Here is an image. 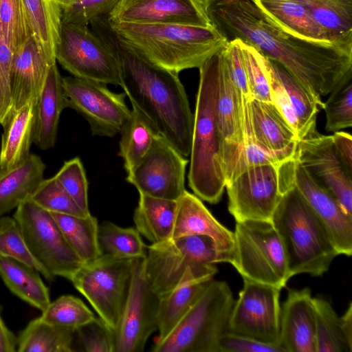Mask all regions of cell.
Segmentation results:
<instances>
[{
	"mask_svg": "<svg viewBox=\"0 0 352 352\" xmlns=\"http://www.w3.org/2000/svg\"><path fill=\"white\" fill-rule=\"evenodd\" d=\"M212 24L283 67L321 97L352 74V38L331 43L299 38L268 21L251 0H204Z\"/></svg>",
	"mask_w": 352,
	"mask_h": 352,
	"instance_id": "obj_1",
	"label": "cell"
},
{
	"mask_svg": "<svg viewBox=\"0 0 352 352\" xmlns=\"http://www.w3.org/2000/svg\"><path fill=\"white\" fill-rule=\"evenodd\" d=\"M108 16L92 21L91 29L117 56L124 93L160 135L183 156L188 157L193 114L179 74L144 58L111 28Z\"/></svg>",
	"mask_w": 352,
	"mask_h": 352,
	"instance_id": "obj_2",
	"label": "cell"
},
{
	"mask_svg": "<svg viewBox=\"0 0 352 352\" xmlns=\"http://www.w3.org/2000/svg\"><path fill=\"white\" fill-rule=\"evenodd\" d=\"M109 24L148 61L177 74L188 69H199L228 41L214 25L111 21Z\"/></svg>",
	"mask_w": 352,
	"mask_h": 352,
	"instance_id": "obj_3",
	"label": "cell"
},
{
	"mask_svg": "<svg viewBox=\"0 0 352 352\" xmlns=\"http://www.w3.org/2000/svg\"><path fill=\"white\" fill-rule=\"evenodd\" d=\"M221 51L199 68L188 175V185L194 194L210 204L220 201L226 186L217 120Z\"/></svg>",
	"mask_w": 352,
	"mask_h": 352,
	"instance_id": "obj_4",
	"label": "cell"
},
{
	"mask_svg": "<svg viewBox=\"0 0 352 352\" xmlns=\"http://www.w3.org/2000/svg\"><path fill=\"white\" fill-rule=\"evenodd\" d=\"M271 222L281 241L291 277L321 276L339 255L326 228L295 186L282 197Z\"/></svg>",
	"mask_w": 352,
	"mask_h": 352,
	"instance_id": "obj_5",
	"label": "cell"
},
{
	"mask_svg": "<svg viewBox=\"0 0 352 352\" xmlns=\"http://www.w3.org/2000/svg\"><path fill=\"white\" fill-rule=\"evenodd\" d=\"M234 302L226 282L209 280L170 333L156 340L152 351L217 352L219 338L228 331Z\"/></svg>",
	"mask_w": 352,
	"mask_h": 352,
	"instance_id": "obj_6",
	"label": "cell"
},
{
	"mask_svg": "<svg viewBox=\"0 0 352 352\" xmlns=\"http://www.w3.org/2000/svg\"><path fill=\"white\" fill-rule=\"evenodd\" d=\"M296 160L249 168L226 184L228 210L236 222L270 221L284 195L294 187Z\"/></svg>",
	"mask_w": 352,
	"mask_h": 352,
	"instance_id": "obj_7",
	"label": "cell"
},
{
	"mask_svg": "<svg viewBox=\"0 0 352 352\" xmlns=\"http://www.w3.org/2000/svg\"><path fill=\"white\" fill-rule=\"evenodd\" d=\"M229 263L243 279L280 289L291 278L284 250L270 221L236 222Z\"/></svg>",
	"mask_w": 352,
	"mask_h": 352,
	"instance_id": "obj_8",
	"label": "cell"
},
{
	"mask_svg": "<svg viewBox=\"0 0 352 352\" xmlns=\"http://www.w3.org/2000/svg\"><path fill=\"white\" fill-rule=\"evenodd\" d=\"M133 261L101 255L84 263L69 279L114 334L129 291Z\"/></svg>",
	"mask_w": 352,
	"mask_h": 352,
	"instance_id": "obj_9",
	"label": "cell"
},
{
	"mask_svg": "<svg viewBox=\"0 0 352 352\" xmlns=\"http://www.w3.org/2000/svg\"><path fill=\"white\" fill-rule=\"evenodd\" d=\"M218 263L213 240L207 236L173 237L147 247L144 270L148 283L160 298L175 287L190 268Z\"/></svg>",
	"mask_w": 352,
	"mask_h": 352,
	"instance_id": "obj_10",
	"label": "cell"
},
{
	"mask_svg": "<svg viewBox=\"0 0 352 352\" xmlns=\"http://www.w3.org/2000/svg\"><path fill=\"white\" fill-rule=\"evenodd\" d=\"M56 60L73 76L121 86L117 56L87 25L61 22Z\"/></svg>",
	"mask_w": 352,
	"mask_h": 352,
	"instance_id": "obj_11",
	"label": "cell"
},
{
	"mask_svg": "<svg viewBox=\"0 0 352 352\" xmlns=\"http://www.w3.org/2000/svg\"><path fill=\"white\" fill-rule=\"evenodd\" d=\"M13 219L34 258L54 279L69 280L84 263L66 241L51 212L30 199L16 208Z\"/></svg>",
	"mask_w": 352,
	"mask_h": 352,
	"instance_id": "obj_12",
	"label": "cell"
},
{
	"mask_svg": "<svg viewBox=\"0 0 352 352\" xmlns=\"http://www.w3.org/2000/svg\"><path fill=\"white\" fill-rule=\"evenodd\" d=\"M67 108L88 122L92 135L113 137L120 133L131 115L124 93L111 91L106 84L75 76L62 78Z\"/></svg>",
	"mask_w": 352,
	"mask_h": 352,
	"instance_id": "obj_13",
	"label": "cell"
},
{
	"mask_svg": "<svg viewBox=\"0 0 352 352\" xmlns=\"http://www.w3.org/2000/svg\"><path fill=\"white\" fill-rule=\"evenodd\" d=\"M145 257L134 258L127 296L114 334L113 352H142L157 330L159 297L145 275Z\"/></svg>",
	"mask_w": 352,
	"mask_h": 352,
	"instance_id": "obj_14",
	"label": "cell"
},
{
	"mask_svg": "<svg viewBox=\"0 0 352 352\" xmlns=\"http://www.w3.org/2000/svg\"><path fill=\"white\" fill-rule=\"evenodd\" d=\"M234 300L228 331L263 342L279 344L282 289L248 279Z\"/></svg>",
	"mask_w": 352,
	"mask_h": 352,
	"instance_id": "obj_15",
	"label": "cell"
},
{
	"mask_svg": "<svg viewBox=\"0 0 352 352\" xmlns=\"http://www.w3.org/2000/svg\"><path fill=\"white\" fill-rule=\"evenodd\" d=\"M188 160L161 135L126 177L139 194L177 201L185 192Z\"/></svg>",
	"mask_w": 352,
	"mask_h": 352,
	"instance_id": "obj_16",
	"label": "cell"
},
{
	"mask_svg": "<svg viewBox=\"0 0 352 352\" xmlns=\"http://www.w3.org/2000/svg\"><path fill=\"white\" fill-rule=\"evenodd\" d=\"M295 157L298 163L352 217V170L339 157L331 135H320L316 131L300 140Z\"/></svg>",
	"mask_w": 352,
	"mask_h": 352,
	"instance_id": "obj_17",
	"label": "cell"
},
{
	"mask_svg": "<svg viewBox=\"0 0 352 352\" xmlns=\"http://www.w3.org/2000/svg\"><path fill=\"white\" fill-rule=\"evenodd\" d=\"M266 61L272 102L293 127L299 140L316 133L317 114L323 106L320 97L278 63L267 58Z\"/></svg>",
	"mask_w": 352,
	"mask_h": 352,
	"instance_id": "obj_18",
	"label": "cell"
},
{
	"mask_svg": "<svg viewBox=\"0 0 352 352\" xmlns=\"http://www.w3.org/2000/svg\"><path fill=\"white\" fill-rule=\"evenodd\" d=\"M108 18L115 23L213 25L204 0H120Z\"/></svg>",
	"mask_w": 352,
	"mask_h": 352,
	"instance_id": "obj_19",
	"label": "cell"
},
{
	"mask_svg": "<svg viewBox=\"0 0 352 352\" xmlns=\"http://www.w3.org/2000/svg\"><path fill=\"white\" fill-rule=\"evenodd\" d=\"M245 100L230 80L221 54L217 120L226 184L231 181L243 149Z\"/></svg>",
	"mask_w": 352,
	"mask_h": 352,
	"instance_id": "obj_20",
	"label": "cell"
},
{
	"mask_svg": "<svg viewBox=\"0 0 352 352\" xmlns=\"http://www.w3.org/2000/svg\"><path fill=\"white\" fill-rule=\"evenodd\" d=\"M294 185L326 228L338 254L351 256L352 217L344 212L336 199L298 162Z\"/></svg>",
	"mask_w": 352,
	"mask_h": 352,
	"instance_id": "obj_21",
	"label": "cell"
},
{
	"mask_svg": "<svg viewBox=\"0 0 352 352\" xmlns=\"http://www.w3.org/2000/svg\"><path fill=\"white\" fill-rule=\"evenodd\" d=\"M244 109L254 140L261 148L283 160L295 156L298 138L274 102L245 100Z\"/></svg>",
	"mask_w": 352,
	"mask_h": 352,
	"instance_id": "obj_22",
	"label": "cell"
},
{
	"mask_svg": "<svg viewBox=\"0 0 352 352\" xmlns=\"http://www.w3.org/2000/svg\"><path fill=\"white\" fill-rule=\"evenodd\" d=\"M204 235L216 245L218 263H228L234 245V232L222 225L203 204L186 190L177 200L173 237Z\"/></svg>",
	"mask_w": 352,
	"mask_h": 352,
	"instance_id": "obj_23",
	"label": "cell"
},
{
	"mask_svg": "<svg viewBox=\"0 0 352 352\" xmlns=\"http://www.w3.org/2000/svg\"><path fill=\"white\" fill-rule=\"evenodd\" d=\"M52 65L31 34L16 49L13 56L11 112L20 109L28 103L36 104Z\"/></svg>",
	"mask_w": 352,
	"mask_h": 352,
	"instance_id": "obj_24",
	"label": "cell"
},
{
	"mask_svg": "<svg viewBox=\"0 0 352 352\" xmlns=\"http://www.w3.org/2000/svg\"><path fill=\"white\" fill-rule=\"evenodd\" d=\"M279 344L285 352H316L314 308L309 288L288 289L280 308Z\"/></svg>",
	"mask_w": 352,
	"mask_h": 352,
	"instance_id": "obj_25",
	"label": "cell"
},
{
	"mask_svg": "<svg viewBox=\"0 0 352 352\" xmlns=\"http://www.w3.org/2000/svg\"><path fill=\"white\" fill-rule=\"evenodd\" d=\"M217 272L215 265L188 269L178 284L159 298L157 340L170 333Z\"/></svg>",
	"mask_w": 352,
	"mask_h": 352,
	"instance_id": "obj_26",
	"label": "cell"
},
{
	"mask_svg": "<svg viewBox=\"0 0 352 352\" xmlns=\"http://www.w3.org/2000/svg\"><path fill=\"white\" fill-rule=\"evenodd\" d=\"M251 1L268 21L283 32L311 42H333L309 10L298 2L294 0Z\"/></svg>",
	"mask_w": 352,
	"mask_h": 352,
	"instance_id": "obj_27",
	"label": "cell"
},
{
	"mask_svg": "<svg viewBox=\"0 0 352 352\" xmlns=\"http://www.w3.org/2000/svg\"><path fill=\"white\" fill-rule=\"evenodd\" d=\"M62 78L56 63L52 65L35 106L33 142L42 150L54 146L60 116L67 108Z\"/></svg>",
	"mask_w": 352,
	"mask_h": 352,
	"instance_id": "obj_28",
	"label": "cell"
},
{
	"mask_svg": "<svg viewBox=\"0 0 352 352\" xmlns=\"http://www.w3.org/2000/svg\"><path fill=\"white\" fill-rule=\"evenodd\" d=\"M31 34L21 0H0V91L10 87L14 54Z\"/></svg>",
	"mask_w": 352,
	"mask_h": 352,
	"instance_id": "obj_29",
	"label": "cell"
},
{
	"mask_svg": "<svg viewBox=\"0 0 352 352\" xmlns=\"http://www.w3.org/2000/svg\"><path fill=\"white\" fill-rule=\"evenodd\" d=\"M45 164L30 153L13 168L0 172V217L28 199L44 179Z\"/></svg>",
	"mask_w": 352,
	"mask_h": 352,
	"instance_id": "obj_30",
	"label": "cell"
},
{
	"mask_svg": "<svg viewBox=\"0 0 352 352\" xmlns=\"http://www.w3.org/2000/svg\"><path fill=\"white\" fill-rule=\"evenodd\" d=\"M35 106L28 103L11 112L2 125L3 133L0 148V172L9 170L30 154L33 142Z\"/></svg>",
	"mask_w": 352,
	"mask_h": 352,
	"instance_id": "obj_31",
	"label": "cell"
},
{
	"mask_svg": "<svg viewBox=\"0 0 352 352\" xmlns=\"http://www.w3.org/2000/svg\"><path fill=\"white\" fill-rule=\"evenodd\" d=\"M177 208V201L139 194L133 221L140 234L151 244L172 238Z\"/></svg>",
	"mask_w": 352,
	"mask_h": 352,
	"instance_id": "obj_32",
	"label": "cell"
},
{
	"mask_svg": "<svg viewBox=\"0 0 352 352\" xmlns=\"http://www.w3.org/2000/svg\"><path fill=\"white\" fill-rule=\"evenodd\" d=\"M38 273L23 263L0 255V276L6 285L14 294L42 312L51 301L49 289Z\"/></svg>",
	"mask_w": 352,
	"mask_h": 352,
	"instance_id": "obj_33",
	"label": "cell"
},
{
	"mask_svg": "<svg viewBox=\"0 0 352 352\" xmlns=\"http://www.w3.org/2000/svg\"><path fill=\"white\" fill-rule=\"evenodd\" d=\"M32 35L50 63H56L61 9L55 0H21Z\"/></svg>",
	"mask_w": 352,
	"mask_h": 352,
	"instance_id": "obj_34",
	"label": "cell"
},
{
	"mask_svg": "<svg viewBox=\"0 0 352 352\" xmlns=\"http://www.w3.org/2000/svg\"><path fill=\"white\" fill-rule=\"evenodd\" d=\"M120 134L119 155L129 174L146 155L159 134L148 119L134 106Z\"/></svg>",
	"mask_w": 352,
	"mask_h": 352,
	"instance_id": "obj_35",
	"label": "cell"
},
{
	"mask_svg": "<svg viewBox=\"0 0 352 352\" xmlns=\"http://www.w3.org/2000/svg\"><path fill=\"white\" fill-rule=\"evenodd\" d=\"M75 331L56 326L38 317L32 320L18 337L19 352H72Z\"/></svg>",
	"mask_w": 352,
	"mask_h": 352,
	"instance_id": "obj_36",
	"label": "cell"
},
{
	"mask_svg": "<svg viewBox=\"0 0 352 352\" xmlns=\"http://www.w3.org/2000/svg\"><path fill=\"white\" fill-rule=\"evenodd\" d=\"M69 247L83 263L101 256L98 243V223L91 214L79 217L51 212Z\"/></svg>",
	"mask_w": 352,
	"mask_h": 352,
	"instance_id": "obj_37",
	"label": "cell"
},
{
	"mask_svg": "<svg viewBox=\"0 0 352 352\" xmlns=\"http://www.w3.org/2000/svg\"><path fill=\"white\" fill-rule=\"evenodd\" d=\"M324 28L332 41L352 38V0H294Z\"/></svg>",
	"mask_w": 352,
	"mask_h": 352,
	"instance_id": "obj_38",
	"label": "cell"
},
{
	"mask_svg": "<svg viewBox=\"0 0 352 352\" xmlns=\"http://www.w3.org/2000/svg\"><path fill=\"white\" fill-rule=\"evenodd\" d=\"M98 243L101 255L134 259L146 257L147 247L134 228H122L110 221L98 226Z\"/></svg>",
	"mask_w": 352,
	"mask_h": 352,
	"instance_id": "obj_39",
	"label": "cell"
},
{
	"mask_svg": "<svg viewBox=\"0 0 352 352\" xmlns=\"http://www.w3.org/2000/svg\"><path fill=\"white\" fill-rule=\"evenodd\" d=\"M316 352H352L340 327V318L331 304L322 298H314Z\"/></svg>",
	"mask_w": 352,
	"mask_h": 352,
	"instance_id": "obj_40",
	"label": "cell"
},
{
	"mask_svg": "<svg viewBox=\"0 0 352 352\" xmlns=\"http://www.w3.org/2000/svg\"><path fill=\"white\" fill-rule=\"evenodd\" d=\"M40 317L47 323L75 331L96 318L80 298L72 295H63L50 302Z\"/></svg>",
	"mask_w": 352,
	"mask_h": 352,
	"instance_id": "obj_41",
	"label": "cell"
},
{
	"mask_svg": "<svg viewBox=\"0 0 352 352\" xmlns=\"http://www.w3.org/2000/svg\"><path fill=\"white\" fill-rule=\"evenodd\" d=\"M322 108L326 115L325 129L336 132L352 125V74L346 76L330 93Z\"/></svg>",
	"mask_w": 352,
	"mask_h": 352,
	"instance_id": "obj_42",
	"label": "cell"
},
{
	"mask_svg": "<svg viewBox=\"0 0 352 352\" xmlns=\"http://www.w3.org/2000/svg\"><path fill=\"white\" fill-rule=\"evenodd\" d=\"M29 199L50 212L79 217L91 214L85 212L76 204L55 176L43 179Z\"/></svg>",
	"mask_w": 352,
	"mask_h": 352,
	"instance_id": "obj_43",
	"label": "cell"
},
{
	"mask_svg": "<svg viewBox=\"0 0 352 352\" xmlns=\"http://www.w3.org/2000/svg\"><path fill=\"white\" fill-rule=\"evenodd\" d=\"M238 42L252 99L272 102L266 58L253 46L240 39Z\"/></svg>",
	"mask_w": 352,
	"mask_h": 352,
	"instance_id": "obj_44",
	"label": "cell"
},
{
	"mask_svg": "<svg viewBox=\"0 0 352 352\" xmlns=\"http://www.w3.org/2000/svg\"><path fill=\"white\" fill-rule=\"evenodd\" d=\"M0 255L12 258L34 268L47 281L54 280L32 255L14 219L0 232Z\"/></svg>",
	"mask_w": 352,
	"mask_h": 352,
	"instance_id": "obj_45",
	"label": "cell"
},
{
	"mask_svg": "<svg viewBox=\"0 0 352 352\" xmlns=\"http://www.w3.org/2000/svg\"><path fill=\"white\" fill-rule=\"evenodd\" d=\"M64 190L85 212L88 206V182L81 160L76 157L65 162L54 175Z\"/></svg>",
	"mask_w": 352,
	"mask_h": 352,
	"instance_id": "obj_46",
	"label": "cell"
},
{
	"mask_svg": "<svg viewBox=\"0 0 352 352\" xmlns=\"http://www.w3.org/2000/svg\"><path fill=\"white\" fill-rule=\"evenodd\" d=\"M120 0H75L61 7V22L88 26L98 18L109 16Z\"/></svg>",
	"mask_w": 352,
	"mask_h": 352,
	"instance_id": "obj_47",
	"label": "cell"
},
{
	"mask_svg": "<svg viewBox=\"0 0 352 352\" xmlns=\"http://www.w3.org/2000/svg\"><path fill=\"white\" fill-rule=\"evenodd\" d=\"M76 333L83 351L113 352L114 333L100 318L80 327Z\"/></svg>",
	"mask_w": 352,
	"mask_h": 352,
	"instance_id": "obj_48",
	"label": "cell"
},
{
	"mask_svg": "<svg viewBox=\"0 0 352 352\" xmlns=\"http://www.w3.org/2000/svg\"><path fill=\"white\" fill-rule=\"evenodd\" d=\"M223 60L234 87L248 100L252 99L238 39L229 40L221 50Z\"/></svg>",
	"mask_w": 352,
	"mask_h": 352,
	"instance_id": "obj_49",
	"label": "cell"
},
{
	"mask_svg": "<svg viewBox=\"0 0 352 352\" xmlns=\"http://www.w3.org/2000/svg\"><path fill=\"white\" fill-rule=\"evenodd\" d=\"M217 352H285L278 344L261 342L253 338L224 332L219 338Z\"/></svg>",
	"mask_w": 352,
	"mask_h": 352,
	"instance_id": "obj_50",
	"label": "cell"
},
{
	"mask_svg": "<svg viewBox=\"0 0 352 352\" xmlns=\"http://www.w3.org/2000/svg\"><path fill=\"white\" fill-rule=\"evenodd\" d=\"M336 150L346 167L352 170V138L346 132L336 131L331 135Z\"/></svg>",
	"mask_w": 352,
	"mask_h": 352,
	"instance_id": "obj_51",
	"label": "cell"
},
{
	"mask_svg": "<svg viewBox=\"0 0 352 352\" xmlns=\"http://www.w3.org/2000/svg\"><path fill=\"white\" fill-rule=\"evenodd\" d=\"M0 304V352L17 351L18 338L7 327L1 316Z\"/></svg>",
	"mask_w": 352,
	"mask_h": 352,
	"instance_id": "obj_52",
	"label": "cell"
},
{
	"mask_svg": "<svg viewBox=\"0 0 352 352\" xmlns=\"http://www.w3.org/2000/svg\"><path fill=\"white\" fill-rule=\"evenodd\" d=\"M340 327L344 338L352 351V303L349 305L344 314L340 318Z\"/></svg>",
	"mask_w": 352,
	"mask_h": 352,
	"instance_id": "obj_53",
	"label": "cell"
},
{
	"mask_svg": "<svg viewBox=\"0 0 352 352\" xmlns=\"http://www.w3.org/2000/svg\"><path fill=\"white\" fill-rule=\"evenodd\" d=\"M14 221L13 217L1 216L0 217V232Z\"/></svg>",
	"mask_w": 352,
	"mask_h": 352,
	"instance_id": "obj_54",
	"label": "cell"
},
{
	"mask_svg": "<svg viewBox=\"0 0 352 352\" xmlns=\"http://www.w3.org/2000/svg\"><path fill=\"white\" fill-rule=\"evenodd\" d=\"M55 1L58 3L60 7L61 8V7L66 6L71 4L75 0H55Z\"/></svg>",
	"mask_w": 352,
	"mask_h": 352,
	"instance_id": "obj_55",
	"label": "cell"
}]
</instances>
